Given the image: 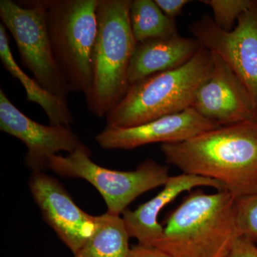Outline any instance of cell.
I'll return each mask as SVG.
<instances>
[{"mask_svg":"<svg viewBox=\"0 0 257 257\" xmlns=\"http://www.w3.org/2000/svg\"><path fill=\"white\" fill-rule=\"evenodd\" d=\"M161 150L182 173L213 179L235 199L257 193V120L221 126Z\"/></svg>","mask_w":257,"mask_h":257,"instance_id":"6da1fadb","label":"cell"},{"mask_svg":"<svg viewBox=\"0 0 257 257\" xmlns=\"http://www.w3.org/2000/svg\"><path fill=\"white\" fill-rule=\"evenodd\" d=\"M235 200L226 190L189 192L153 246L170 257H226L240 237Z\"/></svg>","mask_w":257,"mask_h":257,"instance_id":"7a4b0ae2","label":"cell"},{"mask_svg":"<svg viewBox=\"0 0 257 257\" xmlns=\"http://www.w3.org/2000/svg\"><path fill=\"white\" fill-rule=\"evenodd\" d=\"M213 67L212 53L202 47L182 67L132 84L106 115V126L132 127L192 107L198 91L210 77Z\"/></svg>","mask_w":257,"mask_h":257,"instance_id":"3957f363","label":"cell"},{"mask_svg":"<svg viewBox=\"0 0 257 257\" xmlns=\"http://www.w3.org/2000/svg\"><path fill=\"white\" fill-rule=\"evenodd\" d=\"M130 0H99L88 109L99 118L121 101L128 87V66L137 42L130 25Z\"/></svg>","mask_w":257,"mask_h":257,"instance_id":"277c9868","label":"cell"},{"mask_svg":"<svg viewBox=\"0 0 257 257\" xmlns=\"http://www.w3.org/2000/svg\"><path fill=\"white\" fill-rule=\"evenodd\" d=\"M99 0H49L47 22L57 63L72 91L87 96L92 83Z\"/></svg>","mask_w":257,"mask_h":257,"instance_id":"5b68a950","label":"cell"},{"mask_svg":"<svg viewBox=\"0 0 257 257\" xmlns=\"http://www.w3.org/2000/svg\"><path fill=\"white\" fill-rule=\"evenodd\" d=\"M89 147H80L66 156L54 155L48 169L64 177L87 181L99 192L109 214H122L135 199L152 189L164 186L168 180L169 169L148 159L133 171L110 170L98 165L91 159Z\"/></svg>","mask_w":257,"mask_h":257,"instance_id":"8992f818","label":"cell"},{"mask_svg":"<svg viewBox=\"0 0 257 257\" xmlns=\"http://www.w3.org/2000/svg\"><path fill=\"white\" fill-rule=\"evenodd\" d=\"M49 0L0 1V18L14 38L22 62L42 87L65 99L72 92L55 60L47 27Z\"/></svg>","mask_w":257,"mask_h":257,"instance_id":"52a82bcc","label":"cell"},{"mask_svg":"<svg viewBox=\"0 0 257 257\" xmlns=\"http://www.w3.org/2000/svg\"><path fill=\"white\" fill-rule=\"evenodd\" d=\"M201 46L219 56L247 89L257 114V1L238 19L232 30L224 31L205 15L189 26Z\"/></svg>","mask_w":257,"mask_h":257,"instance_id":"ba28073f","label":"cell"},{"mask_svg":"<svg viewBox=\"0 0 257 257\" xmlns=\"http://www.w3.org/2000/svg\"><path fill=\"white\" fill-rule=\"evenodd\" d=\"M29 188L45 221L75 254L95 234L99 216L83 211L62 183L45 172H32Z\"/></svg>","mask_w":257,"mask_h":257,"instance_id":"9c48e42d","label":"cell"},{"mask_svg":"<svg viewBox=\"0 0 257 257\" xmlns=\"http://www.w3.org/2000/svg\"><path fill=\"white\" fill-rule=\"evenodd\" d=\"M0 130L28 148L25 165L32 172H45L49 160L60 152L72 153L84 146L78 135L66 126L44 125L19 110L0 89Z\"/></svg>","mask_w":257,"mask_h":257,"instance_id":"30bf717a","label":"cell"},{"mask_svg":"<svg viewBox=\"0 0 257 257\" xmlns=\"http://www.w3.org/2000/svg\"><path fill=\"white\" fill-rule=\"evenodd\" d=\"M212 55V72L198 91L192 108L219 126L257 120L244 84L219 56Z\"/></svg>","mask_w":257,"mask_h":257,"instance_id":"8fae6325","label":"cell"},{"mask_svg":"<svg viewBox=\"0 0 257 257\" xmlns=\"http://www.w3.org/2000/svg\"><path fill=\"white\" fill-rule=\"evenodd\" d=\"M217 127L219 126L191 107L132 127L106 126L96 135L95 140L105 150H130L150 144L182 143Z\"/></svg>","mask_w":257,"mask_h":257,"instance_id":"7c38bea8","label":"cell"},{"mask_svg":"<svg viewBox=\"0 0 257 257\" xmlns=\"http://www.w3.org/2000/svg\"><path fill=\"white\" fill-rule=\"evenodd\" d=\"M201 187L225 190L219 182L206 177L184 173L170 176L164 189L155 197L135 210L127 209L123 213L122 219L128 236L135 238L138 243L153 246L163 234L164 226L158 220L161 211L182 193Z\"/></svg>","mask_w":257,"mask_h":257,"instance_id":"4fadbf2b","label":"cell"},{"mask_svg":"<svg viewBox=\"0 0 257 257\" xmlns=\"http://www.w3.org/2000/svg\"><path fill=\"white\" fill-rule=\"evenodd\" d=\"M194 38L179 36L137 44L128 66V85L153 74L182 67L200 50Z\"/></svg>","mask_w":257,"mask_h":257,"instance_id":"5bb4252c","label":"cell"},{"mask_svg":"<svg viewBox=\"0 0 257 257\" xmlns=\"http://www.w3.org/2000/svg\"><path fill=\"white\" fill-rule=\"evenodd\" d=\"M0 59L7 70L23 84L27 100L36 103L46 113L50 124L70 127L74 118L67 99L55 95L31 78L19 66L10 49L6 28L0 25Z\"/></svg>","mask_w":257,"mask_h":257,"instance_id":"9a60e30c","label":"cell"},{"mask_svg":"<svg viewBox=\"0 0 257 257\" xmlns=\"http://www.w3.org/2000/svg\"><path fill=\"white\" fill-rule=\"evenodd\" d=\"M127 231L120 216H99L95 234L74 257H126L130 250Z\"/></svg>","mask_w":257,"mask_h":257,"instance_id":"2e32d148","label":"cell"},{"mask_svg":"<svg viewBox=\"0 0 257 257\" xmlns=\"http://www.w3.org/2000/svg\"><path fill=\"white\" fill-rule=\"evenodd\" d=\"M130 19L138 43L179 36L175 20L166 16L153 0L131 1Z\"/></svg>","mask_w":257,"mask_h":257,"instance_id":"e0dca14e","label":"cell"},{"mask_svg":"<svg viewBox=\"0 0 257 257\" xmlns=\"http://www.w3.org/2000/svg\"><path fill=\"white\" fill-rule=\"evenodd\" d=\"M253 0H204L202 3L210 7L214 23L224 31H231L236 20L251 8Z\"/></svg>","mask_w":257,"mask_h":257,"instance_id":"ac0fdd59","label":"cell"},{"mask_svg":"<svg viewBox=\"0 0 257 257\" xmlns=\"http://www.w3.org/2000/svg\"><path fill=\"white\" fill-rule=\"evenodd\" d=\"M240 237L257 244V193L235 200Z\"/></svg>","mask_w":257,"mask_h":257,"instance_id":"d6986e66","label":"cell"},{"mask_svg":"<svg viewBox=\"0 0 257 257\" xmlns=\"http://www.w3.org/2000/svg\"><path fill=\"white\" fill-rule=\"evenodd\" d=\"M226 257H257V244L239 237Z\"/></svg>","mask_w":257,"mask_h":257,"instance_id":"ffe728a7","label":"cell"},{"mask_svg":"<svg viewBox=\"0 0 257 257\" xmlns=\"http://www.w3.org/2000/svg\"><path fill=\"white\" fill-rule=\"evenodd\" d=\"M162 13L172 20H175L185 5L190 3L188 0H155Z\"/></svg>","mask_w":257,"mask_h":257,"instance_id":"44dd1931","label":"cell"},{"mask_svg":"<svg viewBox=\"0 0 257 257\" xmlns=\"http://www.w3.org/2000/svg\"><path fill=\"white\" fill-rule=\"evenodd\" d=\"M126 257H170L160 248L150 245L138 244L130 247Z\"/></svg>","mask_w":257,"mask_h":257,"instance_id":"7402d4cb","label":"cell"}]
</instances>
